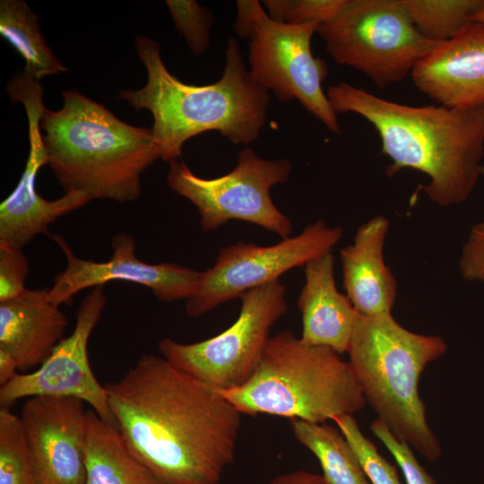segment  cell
Wrapping results in <instances>:
<instances>
[{
  "label": "cell",
  "mask_w": 484,
  "mask_h": 484,
  "mask_svg": "<svg viewBox=\"0 0 484 484\" xmlns=\"http://www.w3.org/2000/svg\"><path fill=\"white\" fill-rule=\"evenodd\" d=\"M342 235L341 227L318 220L272 246L240 241L223 247L214 264L201 272L195 293L186 302V312L201 316L249 290L277 281L286 272L331 253Z\"/></svg>",
  "instance_id": "obj_11"
},
{
  "label": "cell",
  "mask_w": 484,
  "mask_h": 484,
  "mask_svg": "<svg viewBox=\"0 0 484 484\" xmlns=\"http://www.w3.org/2000/svg\"><path fill=\"white\" fill-rule=\"evenodd\" d=\"M262 3L268 16L275 22L318 26L333 19L347 0H265Z\"/></svg>",
  "instance_id": "obj_26"
},
{
  "label": "cell",
  "mask_w": 484,
  "mask_h": 484,
  "mask_svg": "<svg viewBox=\"0 0 484 484\" xmlns=\"http://www.w3.org/2000/svg\"><path fill=\"white\" fill-rule=\"evenodd\" d=\"M105 387L140 462L172 484H218L235 457L241 413L217 390L152 354Z\"/></svg>",
  "instance_id": "obj_1"
},
{
  "label": "cell",
  "mask_w": 484,
  "mask_h": 484,
  "mask_svg": "<svg viewBox=\"0 0 484 484\" xmlns=\"http://www.w3.org/2000/svg\"><path fill=\"white\" fill-rule=\"evenodd\" d=\"M0 34L23 57L24 73L34 80L67 71L47 45L38 16L22 0L0 1Z\"/></svg>",
  "instance_id": "obj_21"
},
{
  "label": "cell",
  "mask_w": 484,
  "mask_h": 484,
  "mask_svg": "<svg viewBox=\"0 0 484 484\" xmlns=\"http://www.w3.org/2000/svg\"><path fill=\"white\" fill-rule=\"evenodd\" d=\"M418 30L441 43L455 36L483 5L484 0H401Z\"/></svg>",
  "instance_id": "obj_23"
},
{
  "label": "cell",
  "mask_w": 484,
  "mask_h": 484,
  "mask_svg": "<svg viewBox=\"0 0 484 484\" xmlns=\"http://www.w3.org/2000/svg\"><path fill=\"white\" fill-rule=\"evenodd\" d=\"M177 32L184 37L191 52L199 56L211 43L212 12L194 0H167Z\"/></svg>",
  "instance_id": "obj_27"
},
{
  "label": "cell",
  "mask_w": 484,
  "mask_h": 484,
  "mask_svg": "<svg viewBox=\"0 0 484 484\" xmlns=\"http://www.w3.org/2000/svg\"><path fill=\"white\" fill-rule=\"evenodd\" d=\"M471 21L484 22V5L471 16Z\"/></svg>",
  "instance_id": "obj_33"
},
{
  "label": "cell",
  "mask_w": 484,
  "mask_h": 484,
  "mask_svg": "<svg viewBox=\"0 0 484 484\" xmlns=\"http://www.w3.org/2000/svg\"><path fill=\"white\" fill-rule=\"evenodd\" d=\"M103 288L98 286L87 293L77 310L72 333L59 341L37 370L18 372L1 385L0 402L4 407L25 397H75L88 403L104 421L115 426L108 391L95 377L88 357L91 334L107 304Z\"/></svg>",
  "instance_id": "obj_12"
},
{
  "label": "cell",
  "mask_w": 484,
  "mask_h": 484,
  "mask_svg": "<svg viewBox=\"0 0 484 484\" xmlns=\"http://www.w3.org/2000/svg\"><path fill=\"white\" fill-rule=\"evenodd\" d=\"M237 8L234 29L240 39H250L252 79L282 102L298 99L329 130L341 134L337 115L323 90L326 64L311 51L318 26L275 22L257 0H238Z\"/></svg>",
  "instance_id": "obj_7"
},
{
  "label": "cell",
  "mask_w": 484,
  "mask_h": 484,
  "mask_svg": "<svg viewBox=\"0 0 484 484\" xmlns=\"http://www.w3.org/2000/svg\"><path fill=\"white\" fill-rule=\"evenodd\" d=\"M480 173H481V176L484 177V164H483L482 167H481Z\"/></svg>",
  "instance_id": "obj_34"
},
{
  "label": "cell",
  "mask_w": 484,
  "mask_h": 484,
  "mask_svg": "<svg viewBox=\"0 0 484 484\" xmlns=\"http://www.w3.org/2000/svg\"><path fill=\"white\" fill-rule=\"evenodd\" d=\"M269 484H327L322 475L298 470L277 476Z\"/></svg>",
  "instance_id": "obj_31"
},
{
  "label": "cell",
  "mask_w": 484,
  "mask_h": 484,
  "mask_svg": "<svg viewBox=\"0 0 484 484\" xmlns=\"http://www.w3.org/2000/svg\"><path fill=\"white\" fill-rule=\"evenodd\" d=\"M68 321L48 299V289H26L0 302V348L17 361L19 370L41 365L63 339Z\"/></svg>",
  "instance_id": "obj_18"
},
{
  "label": "cell",
  "mask_w": 484,
  "mask_h": 484,
  "mask_svg": "<svg viewBox=\"0 0 484 484\" xmlns=\"http://www.w3.org/2000/svg\"><path fill=\"white\" fill-rule=\"evenodd\" d=\"M295 438L320 462L327 484H369L351 445L341 432L325 423L291 419Z\"/></svg>",
  "instance_id": "obj_22"
},
{
  "label": "cell",
  "mask_w": 484,
  "mask_h": 484,
  "mask_svg": "<svg viewBox=\"0 0 484 484\" xmlns=\"http://www.w3.org/2000/svg\"><path fill=\"white\" fill-rule=\"evenodd\" d=\"M333 420L351 445L372 484H401L395 467L385 460L374 443L362 434L352 415L337 416Z\"/></svg>",
  "instance_id": "obj_25"
},
{
  "label": "cell",
  "mask_w": 484,
  "mask_h": 484,
  "mask_svg": "<svg viewBox=\"0 0 484 484\" xmlns=\"http://www.w3.org/2000/svg\"><path fill=\"white\" fill-rule=\"evenodd\" d=\"M0 484H37L20 417L0 409Z\"/></svg>",
  "instance_id": "obj_24"
},
{
  "label": "cell",
  "mask_w": 484,
  "mask_h": 484,
  "mask_svg": "<svg viewBox=\"0 0 484 484\" xmlns=\"http://www.w3.org/2000/svg\"><path fill=\"white\" fill-rule=\"evenodd\" d=\"M459 267L463 279L484 283V221L471 229L462 250Z\"/></svg>",
  "instance_id": "obj_30"
},
{
  "label": "cell",
  "mask_w": 484,
  "mask_h": 484,
  "mask_svg": "<svg viewBox=\"0 0 484 484\" xmlns=\"http://www.w3.org/2000/svg\"><path fill=\"white\" fill-rule=\"evenodd\" d=\"M237 320L204 341H159V350L174 367L215 390L243 385L255 370L274 324L288 311L286 286L279 280L242 293Z\"/></svg>",
  "instance_id": "obj_9"
},
{
  "label": "cell",
  "mask_w": 484,
  "mask_h": 484,
  "mask_svg": "<svg viewBox=\"0 0 484 484\" xmlns=\"http://www.w3.org/2000/svg\"><path fill=\"white\" fill-rule=\"evenodd\" d=\"M389 220L378 215L363 223L353 243L340 251L343 288L362 315L392 313L397 288L383 248Z\"/></svg>",
  "instance_id": "obj_19"
},
{
  "label": "cell",
  "mask_w": 484,
  "mask_h": 484,
  "mask_svg": "<svg viewBox=\"0 0 484 484\" xmlns=\"http://www.w3.org/2000/svg\"><path fill=\"white\" fill-rule=\"evenodd\" d=\"M51 238L66 260L65 268L56 275L48 289V299L57 306L70 303L82 290L104 286L110 281L143 285L161 302L187 300L197 290L202 272L176 263L149 264L139 260L135 255V240L127 233L113 236V252L107 262L79 258L61 236Z\"/></svg>",
  "instance_id": "obj_13"
},
{
  "label": "cell",
  "mask_w": 484,
  "mask_h": 484,
  "mask_svg": "<svg viewBox=\"0 0 484 484\" xmlns=\"http://www.w3.org/2000/svg\"><path fill=\"white\" fill-rule=\"evenodd\" d=\"M217 391L241 414L311 423L352 415L367 403L349 361L328 347L304 343L290 331L269 338L243 385Z\"/></svg>",
  "instance_id": "obj_6"
},
{
  "label": "cell",
  "mask_w": 484,
  "mask_h": 484,
  "mask_svg": "<svg viewBox=\"0 0 484 484\" xmlns=\"http://www.w3.org/2000/svg\"><path fill=\"white\" fill-rule=\"evenodd\" d=\"M447 350L437 335L412 333L385 313L359 315L347 353L366 402L400 441L427 461H437L440 443L426 419L419 380Z\"/></svg>",
  "instance_id": "obj_5"
},
{
  "label": "cell",
  "mask_w": 484,
  "mask_h": 484,
  "mask_svg": "<svg viewBox=\"0 0 484 484\" xmlns=\"http://www.w3.org/2000/svg\"><path fill=\"white\" fill-rule=\"evenodd\" d=\"M75 397L34 396L20 416L37 484H85L87 411Z\"/></svg>",
  "instance_id": "obj_14"
},
{
  "label": "cell",
  "mask_w": 484,
  "mask_h": 484,
  "mask_svg": "<svg viewBox=\"0 0 484 484\" xmlns=\"http://www.w3.org/2000/svg\"><path fill=\"white\" fill-rule=\"evenodd\" d=\"M411 76L416 88L438 105L466 108L484 104V22L471 21L437 43Z\"/></svg>",
  "instance_id": "obj_15"
},
{
  "label": "cell",
  "mask_w": 484,
  "mask_h": 484,
  "mask_svg": "<svg viewBox=\"0 0 484 484\" xmlns=\"http://www.w3.org/2000/svg\"><path fill=\"white\" fill-rule=\"evenodd\" d=\"M64 105L46 107L40 129L48 165L65 193L133 202L141 176L160 158L151 128L131 125L77 91H62Z\"/></svg>",
  "instance_id": "obj_4"
},
{
  "label": "cell",
  "mask_w": 484,
  "mask_h": 484,
  "mask_svg": "<svg viewBox=\"0 0 484 484\" xmlns=\"http://www.w3.org/2000/svg\"><path fill=\"white\" fill-rule=\"evenodd\" d=\"M135 47L147 82L138 90H122L119 98L135 110L151 113V134L160 159L169 163L178 160L188 139L211 130L234 143L246 145L257 139L267 121L271 98L252 79L234 38L227 40L220 79L202 86L186 84L172 75L154 39L138 36Z\"/></svg>",
  "instance_id": "obj_3"
},
{
  "label": "cell",
  "mask_w": 484,
  "mask_h": 484,
  "mask_svg": "<svg viewBox=\"0 0 484 484\" xmlns=\"http://www.w3.org/2000/svg\"><path fill=\"white\" fill-rule=\"evenodd\" d=\"M370 429L393 456L407 484H436L435 479L419 463L411 447L397 439L381 419H374Z\"/></svg>",
  "instance_id": "obj_28"
},
{
  "label": "cell",
  "mask_w": 484,
  "mask_h": 484,
  "mask_svg": "<svg viewBox=\"0 0 484 484\" xmlns=\"http://www.w3.org/2000/svg\"><path fill=\"white\" fill-rule=\"evenodd\" d=\"M85 484H172L140 462L117 428L87 410Z\"/></svg>",
  "instance_id": "obj_20"
},
{
  "label": "cell",
  "mask_w": 484,
  "mask_h": 484,
  "mask_svg": "<svg viewBox=\"0 0 484 484\" xmlns=\"http://www.w3.org/2000/svg\"><path fill=\"white\" fill-rule=\"evenodd\" d=\"M30 151L22 177L0 204V241L22 248L37 235L50 236L48 227L57 218L73 212L91 201L82 193H65L54 201L41 197L36 191V177L48 164V152L40 133V116L27 117Z\"/></svg>",
  "instance_id": "obj_16"
},
{
  "label": "cell",
  "mask_w": 484,
  "mask_h": 484,
  "mask_svg": "<svg viewBox=\"0 0 484 484\" xmlns=\"http://www.w3.org/2000/svg\"><path fill=\"white\" fill-rule=\"evenodd\" d=\"M327 98L336 114L353 112L374 125L381 153L392 161L388 177L403 169L424 173L429 181L420 188L440 206L469 197L483 165L484 104L466 108L411 106L345 82L330 86Z\"/></svg>",
  "instance_id": "obj_2"
},
{
  "label": "cell",
  "mask_w": 484,
  "mask_h": 484,
  "mask_svg": "<svg viewBox=\"0 0 484 484\" xmlns=\"http://www.w3.org/2000/svg\"><path fill=\"white\" fill-rule=\"evenodd\" d=\"M16 359L5 350L0 348V385L9 382L18 372Z\"/></svg>",
  "instance_id": "obj_32"
},
{
  "label": "cell",
  "mask_w": 484,
  "mask_h": 484,
  "mask_svg": "<svg viewBox=\"0 0 484 484\" xmlns=\"http://www.w3.org/2000/svg\"><path fill=\"white\" fill-rule=\"evenodd\" d=\"M290 172L289 160H264L245 147L232 171L211 179L195 176L184 161L174 160L169 163L167 184L195 206L205 232L229 220H244L284 239L291 237L292 223L277 209L270 191L273 186L286 183Z\"/></svg>",
  "instance_id": "obj_10"
},
{
  "label": "cell",
  "mask_w": 484,
  "mask_h": 484,
  "mask_svg": "<svg viewBox=\"0 0 484 484\" xmlns=\"http://www.w3.org/2000/svg\"><path fill=\"white\" fill-rule=\"evenodd\" d=\"M28 274L29 263L22 248L0 241V302L22 293Z\"/></svg>",
  "instance_id": "obj_29"
},
{
  "label": "cell",
  "mask_w": 484,
  "mask_h": 484,
  "mask_svg": "<svg viewBox=\"0 0 484 484\" xmlns=\"http://www.w3.org/2000/svg\"><path fill=\"white\" fill-rule=\"evenodd\" d=\"M316 32L337 64L361 72L381 89L402 82L437 44L418 30L401 0H347Z\"/></svg>",
  "instance_id": "obj_8"
},
{
  "label": "cell",
  "mask_w": 484,
  "mask_h": 484,
  "mask_svg": "<svg viewBox=\"0 0 484 484\" xmlns=\"http://www.w3.org/2000/svg\"><path fill=\"white\" fill-rule=\"evenodd\" d=\"M333 266L332 252L308 262L297 303L302 316L301 341L341 355L348 351L359 314L337 290Z\"/></svg>",
  "instance_id": "obj_17"
}]
</instances>
